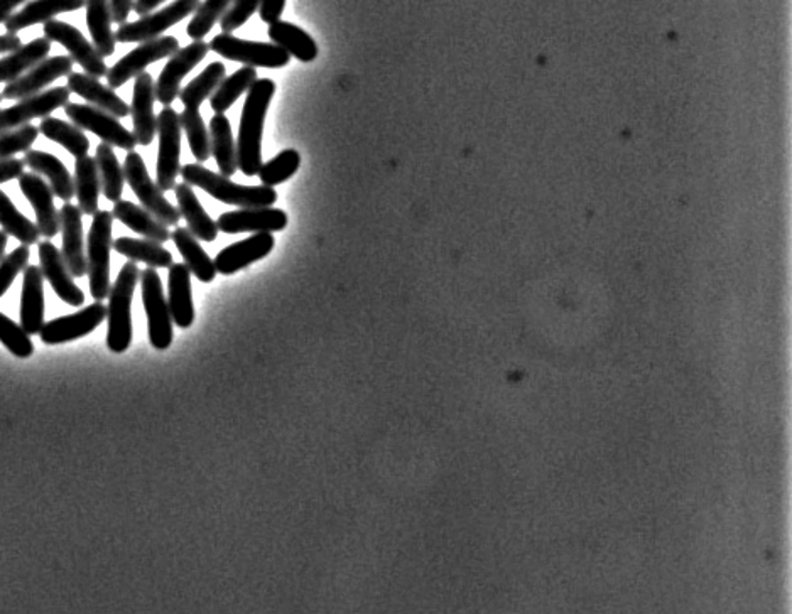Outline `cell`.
Returning <instances> with one entry per match:
<instances>
[{
	"label": "cell",
	"mask_w": 792,
	"mask_h": 614,
	"mask_svg": "<svg viewBox=\"0 0 792 614\" xmlns=\"http://www.w3.org/2000/svg\"><path fill=\"white\" fill-rule=\"evenodd\" d=\"M0 226H2V232L14 236L25 247L40 243L41 232L36 223L25 219L4 191H0Z\"/></svg>",
	"instance_id": "ab89813d"
},
{
	"label": "cell",
	"mask_w": 792,
	"mask_h": 614,
	"mask_svg": "<svg viewBox=\"0 0 792 614\" xmlns=\"http://www.w3.org/2000/svg\"><path fill=\"white\" fill-rule=\"evenodd\" d=\"M82 210L65 203L60 210V232L63 235V261L73 277L86 274L85 242H83Z\"/></svg>",
	"instance_id": "7402d4cb"
},
{
	"label": "cell",
	"mask_w": 792,
	"mask_h": 614,
	"mask_svg": "<svg viewBox=\"0 0 792 614\" xmlns=\"http://www.w3.org/2000/svg\"><path fill=\"white\" fill-rule=\"evenodd\" d=\"M257 80V70L251 68V66H244L229 78H223L210 97V107L215 110V114H225L245 92L251 89Z\"/></svg>",
	"instance_id": "f35d334b"
},
{
	"label": "cell",
	"mask_w": 792,
	"mask_h": 614,
	"mask_svg": "<svg viewBox=\"0 0 792 614\" xmlns=\"http://www.w3.org/2000/svg\"><path fill=\"white\" fill-rule=\"evenodd\" d=\"M24 166H28L34 174L44 176L50 181L51 191L54 197L70 203L75 197V182L70 174L66 166L63 165L53 154L43 152V150H28L24 159Z\"/></svg>",
	"instance_id": "4316f807"
},
{
	"label": "cell",
	"mask_w": 792,
	"mask_h": 614,
	"mask_svg": "<svg viewBox=\"0 0 792 614\" xmlns=\"http://www.w3.org/2000/svg\"><path fill=\"white\" fill-rule=\"evenodd\" d=\"M181 129H184L190 144L191 154L200 165L209 161L212 156V147H210V134L204 126L203 117L200 110L193 108H184L180 114Z\"/></svg>",
	"instance_id": "7bdbcfd3"
},
{
	"label": "cell",
	"mask_w": 792,
	"mask_h": 614,
	"mask_svg": "<svg viewBox=\"0 0 792 614\" xmlns=\"http://www.w3.org/2000/svg\"><path fill=\"white\" fill-rule=\"evenodd\" d=\"M44 326V275L38 265L24 268L21 294V328L29 336L40 335Z\"/></svg>",
	"instance_id": "603a6c76"
},
{
	"label": "cell",
	"mask_w": 792,
	"mask_h": 614,
	"mask_svg": "<svg viewBox=\"0 0 792 614\" xmlns=\"http://www.w3.org/2000/svg\"><path fill=\"white\" fill-rule=\"evenodd\" d=\"M156 83L148 72L136 76L134 85L133 114L134 136L142 147L151 146L158 134V117L155 114Z\"/></svg>",
	"instance_id": "ac0fdd59"
},
{
	"label": "cell",
	"mask_w": 792,
	"mask_h": 614,
	"mask_svg": "<svg viewBox=\"0 0 792 614\" xmlns=\"http://www.w3.org/2000/svg\"><path fill=\"white\" fill-rule=\"evenodd\" d=\"M38 129L46 139L65 147L73 158L80 159L88 156L91 140L75 124H68V121L60 120V118L46 117L41 120V126Z\"/></svg>",
	"instance_id": "8d00e7d4"
},
{
	"label": "cell",
	"mask_w": 792,
	"mask_h": 614,
	"mask_svg": "<svg viewBox=\"0 0 792 614\" xmlns=\"http://www.w3.org/2000/svg\"><path fill=\"white\" fill-rule=\"evenodd\" d=\"M284 8H286V0H261L258 15L267 24H274V22L281 21Z\"/></svg>",
	"instance_id": "681fc988"
},
{
	"label": "cell",
	"mask_w": 792,
	"mask_h": 614,
	"mask_svg": "<svg viewBox=\"0 0 792 614\" xmlns=\"http://www.w3.org/2000/svg\"><path fill=\"white\" fill-rule=\"evenodd\" d=\"M200 4V0H175L172 4L166 6L161 11L142 15L136 22H126V24L119 25V29L115 31V41L123 44H140L161 38L162 33L171 29L172 25L183 21L188 15L194 14Z\"/></svg>",
	"instance_id": "52a82bcc"
},
{
	"label": "cell",
	"mask_w": 792,
	"mask_h": 614,
	"mask_svg": "<svg viewBox=\"0 0 792 614\" xmlns=\"http://www.w3.org/2000/svg\"><path fill=\"white\" fill-rule=\"evenodd\" d=\"M162 2H166V0H134L133 11L142 18V15L155 12V9H158Z\"/></svg>",
	"instance_id": "f5cc1de1"
},
{
	"label": "cell",
	"mask_w": 792,
	"mask_h": 614,
	"mask_svg": "<svg viewBox=\"0 0 792 614\" xmlns=\"http://www.w3.org/2000/svg\"><path fill=\"white\" fill-rule=\"evenodd\" d=\"M144 309L148 316L149 341L156 350L165 351L172 343V318L168 299L162 293L161 277L156 268L140 272Z\"/></svg>",
	"instance_id": "ba28073f"
},
{
	"label": "cell",
	"mask_w": 792,
	"mask_h": 614,
	"mask_svg": "<svg viewBox=\"0 0 792 614\" xmlns=\"http://www.w3.org/2000/svg\"><path fill=\"white\" fill-rule=\"evenodd\" d=\"M112 214H114V220H119L127 229L146 236V240L161 243V245L171 240V232H169L168 226L159 222L156 216H152L146 208L139 207V204L130 203V201H117V203H114Z\"/></svg>",
	"instance_id": "f1b7e54d"
},
{
	"label": "cell",
	"mask_w": 792,
	"mask_h": 614,
	"mask_svg": "<svg viewBox=\"0 0 792 614\" xmlns=\"http://www.w3.org/2000/svg\"><path fill=\"white\" fill-rule=\"evenodd\" d=\"M6 248H8V233L0 232V261L4 258Z\"/></svg>",
	"instance_id": "9f6ffc18"
},
{
	"label": "cell",
	"mask_w": 792,
	"mask_h": 614,
	"mask_svg": "<svg viewBox=\"0 0 792 614\" xmlns=\"http://www.w3.org/2000/svg\"><path fill=\"white\" fill-rule=\"evenodd\" d=\"M133 6L134 0H110L112 21L119 25L126 24L130 12H133Z\"/></svg>",
	"instance_id": "816d5d0a"
},
{
	"label": "cell",
	"mask_w": 792,
	"mask_h": 614,
	"mask_svg": "<svg viewBox=\"0 0 792 614\" xmlns=\"http://www.w3.org/2000/svg\"><path fill=\"white\" fill-rule=\"evenodd\" d=\"M0 343L4 345L14 357H33L34 345L31 341V336L21 328V325L12 321L2 313H0Z\"/></svg>",
	"instance_id": "f6af8a7d"
},
{
	"label": "cell",
	"mask_w": 792,
	"mask_h": 614,
	"mask_svg": "<svg viewBox=\"0 0 792 614\" xmlns=\"http://www.w3.org/2000/svg\"><path fill=\"white\" fill-rule=\"evenodd\" d=\"M40 261L44 279L51 284L56 296L70 306L82 307L85 303V294L73 280V275L63 261L62 252L57 251L51 242H41Z\"/></svg>",
	"instance_id": "44dd1931"
},
{
	"label": "cell",
	"mask_w": 792,
	"mask_h": 614,
	"mask_svg": "<svg viewBox=\"0 0 792 614\" xmlns=\"http://www.w3.org/2000/svg\"><path fill=\"white\" fill-rule=\"evenodd\" d=\"M287 214L277 208H241V210L223 213L217 220L219 232L237 235V233H276L287 226Z\"/></svg>",
	"instance_id": "2e32d148"
},
{
	"label": "cell",
	"mask_w": 792,
	"mask_h": 614,
	"mask_svg": "<svg viewBox=\"0 0 792 614\" xmlns=\"http://www.w3.org/2000/svg\"><path fill=\"white\" fill-rule=\"evenodd\" d=\"M276 94V83L270 78H258L245 98L242 110L241 130L237 140V166L245 176L254 178L262 162V136H264V121L271 100Z\"/></svg>",
	"instance_id": "6da1fadb"
},
{
	"label": "cell",
	"mask_w": 792,
	"mask_h": 614,
	"mask_svg": "<svg viewBox=\"0 0 792 614\" xmlns=\"http://www.w3.org/2000/svg\"><path fill=\"white\" fill-rule=\"evenodd\" d=\"M44 38L50 43L62 44L68 51L73 63H78L85 70L86 75L95 76V78L107 76L108 68L104 57L98 54L91 41L85 40L75 25L53 19L44 24Z\"/></svg>",
	"instance_id": "7c38bea8"
},
{
	"label": "cell",
	"mask_w": 792,
	"mask_h": 614,
	"mask_svg": "<svg viewBox=\"0 0 792 614\" xmlns=\"http://www.w3.org/2000/svg\"><path fill=\"white\" fill-rule=\"evenodd\" d=\"M95 161H97L101 190L104 197L112 203L123 200L126 176H124L123 166H120L112 146L102 142L97 147V152H95Z\"/></svg>",
	"instance_id": "74e56055"
},
{
	"label": "cell",
	"mask_w": 792,
	"mask_h": 614,
	"mask_svg": "<svg viewBox=\"0 0 792 614\" xmlns=\"http://www.w3.org/2000/svg\"><path fill=\"white\" fill-rule=\"evenodd\" d=\"M112 248L115 252H119L124 257L129 258L130 262H144V264H148V267L152 268H169L175 264L171 252L166 251L161 243L151 242V240L123 236V239L115 240Z\"/></svg>",
	"instance_id": "d590c367"
},
{
	"label": "cell",
	"mask_w": 792,
	"mask_h": 614,
	"mask_svg": "<svg viewBox=\"0 0 792 614\" xmlns=\"http://www.w3.org/2000/svg\"><path fill=\"white\" fill-rule=\"evenodd\" d=\"M178 50H180V41L172 36L156 38V40L140 43L136 50L127 53L123 60L117 61L108 70V88H120L134 76L140 75L149 65H152L156 61L165 60V57H171Z\"/></svg>",
	"instance_id": "8fae6325"
},
{
	"label": "cell",
	"mask_w": 792,
	"mask_h": 614,
	"mask_svg": "<svg viewBox=\"0 0 792 614\" xmlns=\"http://www.w3.org/2000/svg\"><path fill=\"white\" fill-rule=\"evenodd\" d=\"M210 46L204 41H193L187 47L176 51L156 83V100L169 107L181 94V82L184 76L200 65L201 61L209 54Z\"/></svg>",
	"instance_id": "4fadbf2b"
},
{
	"label": "cell",
	"mask_w": 792,
	"mask_h": 614,
	"mask_svg": "<svg viewBox=\"0 0 792 614\" xmlns=\"http://www.w3.org/2000/svg\"><path fill=\"white\" fill-rule=\"evenodd\" d=\"M38 136H40V129L31 124L0 134V161L14 158V154L31 150Z\"/></svg>",
	"instance_id": "bcb514c9"
},
{
	"label": "cell",
	"mask_w": 792,
	"mask_h": 614,
	"mask_svg": "<svg viewBox=\"0 0 792 614\" xmlns=\"http://www.w3.org/2000/svg\"><path fill=\"white\" fill-rule=\"evenodd\" d=\"M232 2L233 0H204L203 4L198 6L193 19L188 24V36L193 41H203L213 25L223 18Z\"/></svg>",
	"instance_id": "ee69618b"
},
{
	"label": "cell",
	"mask_w": 792,
	"mask_h": 614,
	"mask_svg": "<svg viewBox=\"0 0 792 614\" xmlns=\"http://www.w3.org/2000/svg\"><path fill=\"white\" fill-rule=\"evenodd\" d=\"M72 57H46V60L41 61L40 65L24 73L21 78L8 83L4 92H2V98H6V100H22V98L33 97V95L41 94L54 80L63 78V76L72 75Z\"/></svg>",
	"instance_id": "e0dca14e"
},
{
	"label": "cell",
	"mask_w": 792,
	"mask_h": 614,
	"mask_svg": "<svg viewBox=\"0 0 792 614\" xmlns=\"http://www.w3.org/2000/svg\"><path fill=\"white\" fill-rule=\"evenodd\" d=\"M19 188L36 213V225L44 239L51 240L60 233V211L54 207V193L41 176L24 172L19 178Z\"/></svg>",
	"instance_id": "d6986e66"
},
{
	"label": "cell",
	"mask_w": 792,
	"mask_h": 614,
	"mask_svg": "<svg viewBox=\"0 0 792 614\" xmlns=\"http://www.w3.org/2000/svg\"><path fill=\"white\" fill-rule=\"evenodd\" d=\"M124 176H126V181L129 182V187L133 188L134 194H136L142 208H146L152 216H156L166 226H178L181 220L180 210L166 200L158 184L149 176L146 162L134 150L127 154L126 162H124Z\"/></svg>",
	"instance_id": "8992f818"
},
{
	"label": "cell",
	"mask_w": 792,
	"mask_h": 614,
	"mask_svg": "<svg viewBox=\"0 0 792 614\" xmlns=\"http://www.w3.org/2000/svg\"><path fill=\"white\" fill-rule=\"evenodd\" d=\"M68 89L115 118H124L130 114L129 105L115 94L114 89L102 85L95 76L73 72L68 75Z\"/></svg>",
	"instance_id": "484cf974"
},
{
	"label": "cell",
	"mask_w": 792,
	"mask_h": 614,
	"mask_svg": "<svg viewBox=\"0 0 792 614\" xmlns=\"http://www.w3.org/2000/svg\"><path fill=\"white\" fill-rule=\"evenodd\" d=\"M175 191L178 210H180L181 219L187 220L191 235L201 242H215L219 236V226L201 207L193 188L187 182H181V184H176Z\"/></svg>",
	"instance_id": "83f0119b"
},
{
	"label": "cell",
	"mask_w": 792,
	"mask_h": 614,
	"mask_svg": "<svg viewBox=\"0 0 792 614\" xmlns=\"http://www.w3.org/2000/svg\"><path fill=\"white\" fill-rule=\"evenodd\" d=\"M213 53L230 61H239L251 68L279 70L289 65L291 56L274 43L241 40L232 34L222 33L209 44Z\"/></svg>",
	"instance_id": "5b68a950"
},
{
	"label": "cell",
	"mask_w": 792,
	"mask_h": 614,
	"mask_svg": "<svg viewBox=\"0 0 792 614\" xmlns=\"http://www.w3.org/2000/svg\"><path fill=\"white\" fill-rule=\"evenodd\" d=\"M171 240L175 242L176 248L180 251L181 257L184 258V265L190 268L191 274L200 283L210 284L215 280V264L203 251L200 242L191 235L190 230L176 226L175 232L171 233Z\"/></svg>",
	"instance_id": "d6a6232c"
},
{
	"label": "cell",
	"mask_w": 792,
	"mask_h": 614,
	"mask_svg": "<svg viewBox=\"0 0 792 614\" xmlns=\"http://www.w3.org/2000/svg\"><path fill=\"white\" fill-rule=\"evenodd\" d=\"M29 2V0H0V24H4L19 6Z\"/></svg>",
	"instance_id": "db71d44e"
},
{
	"label": "cell",
	"mask_w": 792,
	"mask_h": 614,
	"mask_svg": "<svg viewBox=\"0 0 792 614\" xmlns=\"http://www.w3.org/2000/svg\"><path fill=\"white\" fill-rule=\"evenodd\" d=\"M85 4L86 0H29L24 9L14 12L4 22L6 31L8 34H18L19 31L31 28V25L46 24L56 15L78 11V9L85 8Z\"/></svg>",
	"instance_id": "cb8c5ba5"
},
{
	"label": "cell",
	"mask_w": 792,
	"mask_h": 614,
	"mask_svg": "<svg viewBox=\"0 0 792 614\" xmlns=\"http://www.w3.org/2000/svg\"><path fill=\"white\" fill-rule=\"evenodd\" d=\"M105 319H107V307L102 303L92 304L75 315L44 322L40 332L41 341L44 345H63L80 340L83 336L95 331Z\"/></svg>",
	"instance_id": "9a60e30c"
},
{
	"label": "cell",
	"mask_w": 792,
	"mask_h": 614,
	"mask_svg": "<svg viewBox=\"0 0 792 614\" xmlns=\"http://www.w3.org/2000/svg\"><path fill=\"white\" fill-rule=\"evenodd\" d=\"M210 147L220 174L232 178L239 169L237 144L233 140L232 126L225 114H217L210 121Z\"/></svg>",
	"instance_id": "4dcf8cb0"
},
{
	"label": "cell",
	"mask_w": 792,
	"mask_h": 614,
	"mask_svg": "<svg viewBox=\"0 0 792 614\" xmlns=\"http://www.w3.org/2000/svg\"><path fill=\"white\" fill-rule=\"evenodd\" d=\"M75 194L78 198V208L83 214L95 216L98 211L101 198V176H98L97 161L91 156L76 159L75 162Z\"/></svg>",
	"instance_id": "e575fe53"
},
{
	"label": "cell",
	"mask_w": 792,
	"mask_h": 614,
	"mask_svg": "<svg viewBox=\"0 0 792 614\" xmlns=\"http://www.w3.org/2000/svg\"><path fill=\"white\" fill-rule=\"evenodd\" d=\"M86 25L91 31L95 50L102 57L115 53V33L112 31L110 0H86Z\"/></svg>",
	"instance_id": "836d02e7"
},
{
	"label": "cell",
	"mask_w": 792,
	"mask_h": 614,
	"mask_svg": "<svg viewBox=\"0 0 792 614\" xmlns=\"http://www.w3.org/2000/svg\"><path fill=\"white\" fill-rule=\"evenodd\" d=\"M68 86H54L33 97L22 98L14 107L0 110V134L28 126L34 118H46L70 102Z\"/></svg>",
	"instance_id": "5bb4252c"
},
{
	"label": "cell",
	"mask_w": 792,
	"mask_h": 614,
	"mask_svg": "<svg viewBox=\"0 0 792 614\" xmlns=\"http://www.w3.org/2000/svg\"><path fill=\"white\" fill-rule=\"evenodd\" d=\"M21 46L22 41L18 34H4V36H0V54L14 53V51Z\"/></svg>",
	"instance_id": "11a10c76"
},
{
	"label": "cell",
	"mask_w": 792,
	"mask_h": 614,
	"mask_svg": "<svg viewBox=\"0 0 792 614\" xmlns=\"http://www.w3.org/2000/svg\"><path fill=\"white\" fill-rule=\"evenodd\" d=\"M29 255V247L21 245L0 261V297L8 293L15 277L28 267Z\"/></svg>",
	"instance_id": "7dc6e473"
},
{
	"label": "cell",
	"mask_w": 792,
	"mask_h": 614,
	"mask_svg": "<svg viewBox=\"0 0 792 614\" xmlns=\"http://www.w3.org/2000/svg\"><path fill=\"white\" fill-rule=\"evenodd\" d=\"M181 178L190 187L200 188L204 193L225 204L239 208L274 207L277 191L270 187H241L225 176L217 174L201 165H187L181 168Z\"/></svg>",
	"instance_id": "7a4b0ae2"
},
{
	"label": "cell",
	"mask_w": 792,
	"mask_h": 614,
	"mask_svg": "<svg viewBox=\"0 0 792 614\" xmlns=\"http://www.w3.org/2000/svg\"><path fill=\"white\" fill-rule=\"evenodd\" d=\"M24 174V162L22 159H6L0 161V184L2 182L12 181V179H19Z\"/></svg>",
	"instance_id": "f907efd6"
},
{
	"label": "cell",
	"mask_w": 792,
	"mask_h": 614,
	"mask_svg": "<svg viewBox=\"0 0 792 614\" xmlns=\"http://www.w3.org/2000/svg\"><path fill=\"white\" fill-rule=\"evenodd\" d=\"M158 184L162 193L175 190L176 178L180 176L181 165V121L175 108L165 107L158 115Z\"/></svg>",
	"instance_id": "9c48e42d"
},
{
	"label": "cell",
	"mask_w": 792,
	"mask_h": 614,
	"mask_svg": "<svg viewBox=\"0 0 792 614\" xmlns=\"http://www.w3.org/2000/svg\"><path fill=\"white\" fill-rule=\"evenodd\" d=\"M225 78V65L217 61L212 65L207 66L203 73L197 76L193 82L188 83L184 88H181L180 100L184 105V108H193V110H200L201 104L207 98L212 97L217 86L222 83Z\"/></svg>",
	"instance_id": "60d3db41"
},
{
	"label": "cell",
	"mask_w": 792,
	"mask_h": 614,
	"mask_svg": "<svg viewBox=\"0 0 792 614\" xmlns=\"http://www.w3.org/2000/svg\"><path fill=\"white\" fill-rule=\"evenodd\" d=\"M299 166H302V156L298 150L287 149L277 154L271 161L264 162L257 176L262 187H279L298 172Z\"/></svg>",
	"instance_id": "b9f144b4"
},
{
	"label": "cell",
	"mask_w": 792,
	"mask_h": 614,
	"mask_svg": "<svg viewBox=\"0 0 792 614\" xmlns=\"http://www.w3.org/2000/svg\"><path fill=\"white\" fill-rule=\"evenodd\" d=\"M140 279V271L136 262H127L117 275L108 294L107 307V347L114 353H124L133 343V307L134 293Z\"/></svg>",
	"instance_id": "3957f363"
},
{
	"label": "cell",
	"mask_w": 792,
	"mask_h": 614,
	"mask_svg": "<svg viewBox=\"0 0 792 614\" xmlns=\"http://www.w3.org/2000/svg\"><path fill=\"white\" fill-rule=\"evenodd\" d=\"M168 306L172 322L181 329L190 328L194 322L193 293H191V272L184 264H172L168 275Z\"/></svg>",
	"instance_id": "d4e9b609"
},
{
	"label": "cell",
	"mask_w": 792,
	"mask_h": 614,
	"mask_svg": "<svg viewBox=\"0 0 792 614\" xmlns=\"http://www.w3.org/2000/svg\"><path fill=\"white\" fill-rule=\"evenodd\" d=\"M51 51V43L46 38L31 41V43L22 44L14 53L0 60V83L14 82L21 78L29 70L40 65L41 61L46 60Z\"/></svg>",
	"instance_id": "f546056e"
},
{
	"label": "cell",
	"mask_w": 792,
	"mask_h": 614,
	"mask_svg": "<svg viewBox=\"0 0 792 614\" xmlns=\"http://www.w3.org/2000/svg\"><path fill=\"white\" fill-rule=\"evenodd\" d=\"M274 245H276V240H274L273 233H254L242 242L233 243L223 248L213 261L217 274H237L239 271L249 267L254 262L266 258L274 251Z\"/></svg>",
	"instance_id": "ffe728a7"
},
{
	"label": "cell",
	"mask_w": 792,
	"mask_h": 614,
	"mask_svg": "<svg viewBox=\"0 0 792 614\" xmlns=\"http://www.w3.org/2000/svg\"><path fill=\"white\" fill-rule=\"evenodd\" d=\"M65 114L78 129L95 134L102 142L112 147H120L127 152L136 149V136L120 124L114 115L94 107V105L66 104Z\"/></svg>",
	"instance_id": "30bf717a"
},
{
	"label": "cell",
	"mask_w": 792,
	"mask_h": 614,
	"mask_svg": "<svg viewBox=\"0 0 792 614\" xmlns=\"http://www.w3.org/2000/svg\"><path fill=\"white\" fill-rule=\"evenodd\" d=\"M258 4H261V0H233L232 6L220 19V28L223 33L232 34L233 31L242 28L258 11Z\"/></svg>",
	"instance_id": "c3c4849f"
},
{
	"label": "cell",
	"mask_w": 792,
	"mask_h": 614,
	"mask_svg": "<svg viewBox=\"0 0 792 614\" xmlns=\"http://www.w3.org/2000/svg\"><path fill=\"white\" fill-rule=\"evenodd\" d=\"M2 100H4V98H2V95H0V104H2Z\"/></svg>",
	"instance_id": "6f0895ef"
},
{
	"label": "cell",
	"mask_w": 792,
	"mask_h": 614,
	"mask_svg": "<svg viewBox=\"0 0 792 614\" xmlns=\"http://www.w3.org/2000/svg\"><path fill=\"white\" fill-rule=\"evenodd\" d=\"M267 36L274 44L283 47L289 56L298 57L303 63H311L318 56V44L306 33L305 29L286 21L270 24Z\"/></svg>",
	"instance_id": "1f68e13d"
},
{
	"label": "cell",
	"mask_w": 792,
	"mask_h": 614,
	"mask_svg": "<svg viewBox=\"0 0 792 614\" xmlns=\"http://www.w3.org/2000/svg\"><path fill=\"white\" fill-rule=\"evenodd\" d=\"M112 230H114V214L112 211L98 210L92 222L85 252L91 293L97 303L108 299L110 294V251L114 245Z\"/></svg>",
	"instance_id": "277c9868"
}]
</instances>
